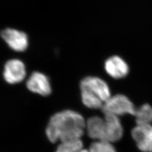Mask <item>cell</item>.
Masks as SVG:
<instances>
[{
	"mask_svg": "<svg viewBox=\"0 0 152 152\" xmlns=\"http://www.w3.org/2000/svg\"><path fill=\"white\" fill-rule=\"evenodd\" d=\"M86 129V122L81 114L65 110L53 115L49 121L46 134L52 142L80 139Z\"/></svg>",
	"mask_w": 152,
	"mask_h": 152,
	"instance_id": "cell-1",
	"label": "cell"
},
{
	"mask_svg": "<svg viewBox=\"0 0 152 152\" xmlns=\"http://www.w3.org/2000/svg\"><path fill=\"white\" fill-rule=\"evenodd\" d=\"M136 109L130 100L124 95H115L108 99L102 108L104 114L119 117L125 114L135 115Z\"/></svg>",
	"mask_w": 152,
	"mask_h": 152,
	"instance_id": "cell-2",
	"label": "cell"
},
{
	"mask_svg": "<svg viewBox=\"0 0 152 152\" xmlns=\"http://www.w3.org/2000/svg\"><path fill=\"white\" fill-rule=\"evenodd\" d=\"M81 90L91 92L100 99L104 103L111 97L110 91L107 83L96 77L88 76L83 78L80 83Z\"/></svg>",
	"mask_w": 152,
	"mask_h": 152,
	"instance_id": "cell-3",
	"label": "cell"
},
{
	"mask_svg": "<svg viewBox=\"0 0 152 152\" xmlns=\"http://www.w3.org/2000/svg\"><path fill=\"white\" fill-rule=\"evenodd\" d=\"M103 139L102 141L113 142L118 141L123 135V127L119 117L104 114Z\"/></svg>",
	"mask_w": 152,
	"mask_h": 152,
	"instance_id": "cell-4",
	"label": "cell"
},
{
	"mask_svg": "<svg viewBox=\"0 0 152 152\" xmlns=\"http://www.w3.org/2000/svg\"><path fill=\"white\" fill-rule=\"evenodd\" d=\"M131 135L141 151L152 152V125H136L132 130Z\"/></svg>",
	"mask_w": 152,
	"mask_h": 152,
	"instance_id": "cell-5",
	"label": "cell"
},
{
	"mask_svg": "<svg viewBox=\"0 0 152 152\" xmlns=\"http://www.w3.org/2000/svg\"><path fill=\"white\" fill-rule=\"evenodd\" d=\"M4 77L6 82L10 84L20 83L26 76L24 64L19 59H11L6 63L4 71Z\"/></svg>",
	"mask_w": 152,
	"mask_h": 152,
	"instance_id": "cell-6",
	"label": "cell"
},
{
	"mask_svg": "<svg viewBox=\"0 0 152 152\" xmlns=\"http://www.w3.org/2000/svg\"><path fill=\"white\" fill-rule=\"evenodd\" d=\"M1 36L9 46L17 52H23L27 49L28 41L25 33L7 28L1 32Z\"/></svg>",
	"mask_w": 152,
	"mask_h": 152,
	"instance_id": "cell-7",
	"label": "cell"
},
{
	"mask_svg": "<svg viewBox=\"0 0 152 152\" xmlns=\"http://www.w3.org/2000/svg\"><path fill=\"white\" fill-rule=\"evenodd\" d=\"M26 85L29 91L42 96H48L51 92L49 78L41 72H34L31 74Z\"/></svg>",
	"mask_w": 152,
	"mask_h": 152,
	"instance_id": "cell-8",
	"label": "cell"
},
{
	"mask_svg": "<svg viewBox=\"0 0 152 152\" xmlns=\"http://www.w3.org/2000/svg\"><path fill=\"white\" fill-rule=\"evenodd\" d=\"M105 69L109 75L115 79H121L127 75L129 68L126 62L118 56L109 58L105 62Z\"/></svg>",
	"mask_w": 152,
	"mask_h": 152,
	"instance_id": "cell-9",
	"label": "cell"
},
{
	"mask_svg": "<svg viewBox=\"0 0 152 152\" xmlns=\"http://www.w3.org/2000/svg\"><path fill=\"white\" fill-rule=\"evenodd\" d=\"M104 118L98 116L90 118L86 122V129L88 136L95 141H102Z\"/></svg>",
	"mask_w": 152,
	"mask_h": 152,
	"instance_id": "cell-10",
	"label": "cell"
},
{
	"mask_svg": "<svg viewBox=\"0 0 152 152\" xmlns=\"http://www.w3.org/2000/svg\"><path fill=\"white\" fill-rule=\"evenodd\" d=\"M137 125H149L152 122V107L148 104L136 109L135 115Z\"/></svg>",
	"mask_w": 152,
	"mask_h": 152,
	"instance_id": "cell-11",
	"label": "cell"
},
{
	"mask_svg": "<svg viewBox=\"0 0 152 152\" xmlns=\"http://www.w3.org/2000/svg\"><path fill=\"white\" fill-rule=\"evenodd\" d=\"M56 152H89L83 149L81 139H76L60 142Z\"/></svg>",
	"mask_w": 152,
	"mask_h": 152,
	"instance_id": "cell-12",
	"label": "cell"
},
{
	"mask_svg": "<svg viewBox=\"0 0 152 152\" xmlns=\"http://www.w3.org/2000/svg\"><path fill=\"white\" fill-rule=\"evenodd\" d=\"M82 103L88 108L99 109L102 108L104 102L99 98L86 90H81Z\"/></svg>",
	"mask_w": 152,
	"mask_h": 152,
	"instance_id": "cell-13",
	"label": "cell"
},
{
	"mask_svg": "<svg viewBox=\"0 0 152 152\" xmlns=\"http://www.w3.org/2000/svg\"><path fill=\"white\" fill-rule=\"evenodd\" d=\"M89 152H117L111 142L107 141H95L91 144Z\"/></svg>",
	"mask_w": 152,
	"mask_h": 152,
	"instance_id": "cell-14",
	"label": "cell"
}]
</instances>
